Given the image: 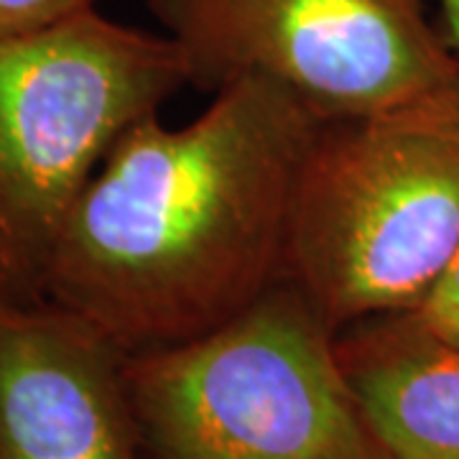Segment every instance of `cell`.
Here are the masks:
<instances>
[{"label":"cell","instance_id":"cell-2","mask_svg":"<svg viewBox=\"0 0 459 459\" xmlns=\"http://www.w3.org/2000/svg\"><path fill=\"white\" fill-rule=\"evenodd\" d=\"M459 253V74L325 123L296 192L286 271L334 332L416 309Z\"/></svg>","mask_w":459,"mask_h":459},{"label":"cell","instance_id":"cell-1","mask_svg":"<svg viewBox=\"0 0 459 459\" xmlns=\"http://www.w3.org/2000/svg\"><path fill=\"white\" fill-rule=\"evenodd\" d=\"M322 126L261 77L214 92L179 128L141 117L74 202L44 299L126 355L228 325L283 281L296 192Z\"/></svg>","mask_w":459,"mask_h":459},{"label":"cell","instance_id":"cell-10","mask_svg":"<svg viewBox=\"0 0 459 459\" xmlns=\"http://www.w3.org/2000/svg\"><path fill=\"white\" fill-rule=\"evenodd\" d=\"M444 11V21H446V31H449V41L452 47L459 51V0H439Z\"/></svg>","mask_w":459,"mask_h":459},{"label":"cell","instance_id":"cell-3","mask_svg":"<svg viewBox=\"0 0 459 459\" xmlns=\"http://www.w3.org/2000/svg\"><path fill=\"white\" fill-rule=\"evenodd\" d=\"M143 459H383L337 332L291 281L197 340L128 352Z\"/></svg>","mask_w":459,"mask_h":459},{"label":"cell","instance_id":"cell-7","mask_svg":"<svg viewBox=\"0 0 459 459\" xmlns=\"http://www.w3.org/2000/svg\"><path fill=\"white\" fill-rule=\"evenodd\" d=\"M337 355L383 459H459V347L398 312L337 332Z\"/></svg>","mask_w":459,"mask_h":459},{"label":"cell","instance_id":"cell-6","mask_svg":"<svg viewBox=\"0 0 459 459\" xmlns=\"http://www.w3.org/2000/svg\"><path fill=\"white\" fill-rule=\"evenodd\" d=\"M126 352L51 301H0V459H143Z\"/></svg>","mask_w":459,"mask_h":459},{"label":"cell","instance_id":"cell-8","mask_svg":"<svg viewBox=\"0 0 459 459\" xmlns=\"http://www.w3.org/2000/svg\"><path fill=\"white\" fill-rule=\"evenodd\" d=\"M95 8V0H0V41L41 31Z\"/></svg>","mask_w":459,"mask_h":459},{"label":"cell","instance_id":"cell-5","mask_svg":"<svg viewBox=\"0 0 459 459\" xmlns=\"http://www.w3.org/2000/svg\"><path fill=\"white\" fill-rule=\"evenodd\" d=\"M186 84L261 77L319 120L380 113L459 74L427 0H146Z\"/></svg>","mask_w":459,"mask_h":459},{"label":"cell","instance_id":"cell-4","mask_svg":"<svg viewBox=\"0 0 459 459\" xmlns=\"http://www.w3.org/2000/svg\"><path fill=\"white\" fill-rule=\"evenodd\" d=\"M186 87L164 33L95 8L0 41V301L33 304L66 217L117 138Z\"/></svg>","mask_w":459,"mask_h":459},{"label":"cell","instance_id":"cell-9","mask_svg":"<svg viewBox=\"0 0 459 459\" xmlns=\"http://www.w3.org/2000/svg\"><path fill=\"white\" fill-rule=\"evenodd\" d=\"M409 314L434 337L459 347V253L431 294Z\"/></svg>","mask_w":459,"mask_h":459}]
</instances>
